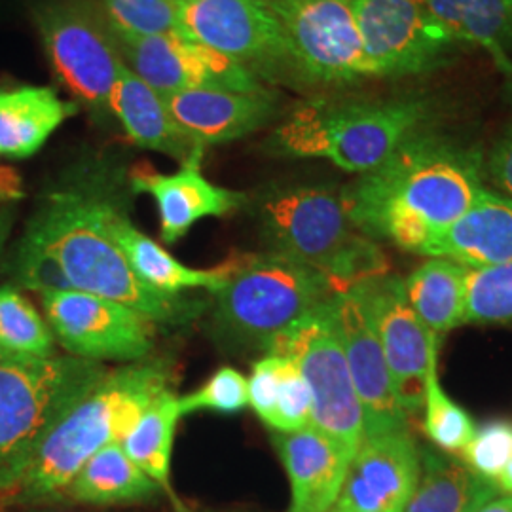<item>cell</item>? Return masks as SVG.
Wrapping results in <instances>:
<instances>
[{
	"mask_svg": "<svg viewBox=\"0 0 512 512\" xmlns=\"http://www.w3.org/2000/svg\"><path fill=\"white\" fill-rule=\"evenodd\" d=\"M482 190L478 150L416 131L340 196L349 220L366 238L423 255L475 205Z\"/></svg>",
	"mask_w": 512,
	"mask_h": 512,
	"instance_id": "cell-1",
	"label": "cell"
},
{
	"mask_svg": "<svg viewBox=\"0 0 512 512\" xmlns=\"http://www.w3.org/2000/svg\"><path fill=\"white\" fill-rule=\"evenodd\" d=\"M118 198L99 177H82L54 190L38 207L25 238L55 256L71 289L103 296L139 311L154 325H184L203 302L150 287L109 230V211Z\"/></svg>",
	"mask_w": 512,
	"mask_h": 512,
	"instance_id": "cell-2",
	"label": "cell"
},
{
	"mask_svg": "<svg viewBox=\"0 0 512 512\" xmlns=\"http://www.w3.org/2000/svg\"><path fill=\"white\" fill-rule=\"evenodd\" d=\"M171 385V365L137 361L110 372L55 425L18 486L23 501H52L67 490L93 454L122 442L150 404Z\"/></svg>",
	"mask_w": 512,
	"mask_h": 512,
	"instance_id": "cell-3",
	"label": "cell"
},
{
	"mask_svg": "<svg viewBox=\"0 0 512 512\" xmlns=\"http://www.w3.org/2000/svg\"><path fill=\"white\" fill-rule=\"evenodd\" d=\"M256 217L268 251L291 256L325 275L336 293L389 274L378 241L355 228L342 196L329 186L268 188L256 202Z\"/></svg>",
	"mask_w": 512,
	"mask_h": 512,
	"instance_id": "cell-4",
	"label": "cell"
},
{
	"mask_svg": "<svg viewBox=\"0 0 512 512\" xmlns=\"http://www.w3.org/2000/svg\"><path fill=\"white\" fill-rule=\"evenodd\" d=\"M418 99H310L274 129L268 152L283 158H321L363 175L416 133L425 118Z\"/></svg>",
	"mask_w": 512,
	"mask_h": 512,
	"instance_id": "cell-5",
	"label": "cell"
},
{
	"mask_svg": "<svg viewBox=\"0 0 512 512\" xmlns=\"http://www.w3.org/2000/svg\"><path fill=\"white\" fill-rule=\"evenodd\" d=\"M325 275L275 251L232 256V272L215 293L213 325L238 348L268 351L296 321L329 302Z\"/></svg>",
	"mask_w": 512,
	"mask_h": 512,
	"instance_id": "cell-6",
	"label": "cell"
},
{
	"mask_svg": "<svg viewBox=\"0 0 512 512\" xmlns=\"http://www.w3.org/2000/svg\"><path fill=\"white\" fill-rule=\"evenodd\" d=\"M107 374L74 355L0 365V490H18L40 444Z\"/></svg>",
	"mask_w": 512,
	"mask_h": 512,
	"instance_id": "cell-7",
	"label": "cell"
},
{
	"mask_svg": "<svg viewBox=\"0 0 512 512\" xmlns=\"http://www.w3.org/2000/svg\"><path fill=\"white\" fill-rule=\"evenodd\" d=\"M330 300L285 330L266 353L294 361L310 389L311 425L353 459L365 439L363 408L334 327Z\"/></svg>",
	"mask_w": 512,
	"mask_h": 512,
	"instance_id": "cell-8",
	"label": "cell"
},
{
	"mask_svg": "<svg viewBox=\"0 0 512 512\" xmlns=\"http://www.w3.org/2000/svg\"><path fill=\"white\" fill-rule=\"evenodd\" d=\"M37 27L55 78L74 103L109 114L124 59L103 8L90 0H50L37 10Z\"/></svg>",
	"mask_w": 512,
	"mask_h": 512,
	"instance_id": "cell-9",
	"label": "cell"
},
{
	"mask_svg": "<svg viewBox=\"0 0 512 512\" xmlns=\"http://www.w3.org/2000/svg\"><path fill=\"white\" fill-rule=\"evenodd\" d=\"M300 84L344 86L372 78L355 21V0H264Z\"/></svg>",
	"mask_w": 512,
	"mask_h": 512,
	"instance_id": "cell-10",
	"label": "cell"
},
{
	"mask_svg": "<svg viewBox=\"0 0 512 512\" xmlns=\"http://www.w3.org/2000/svg\"><path fill=\"white\" fill-rule=\"evenodd\" d=\"M179 33L234 59L262 84H300L281 27L264 0H181Z\"/></svg>",
	"mask_w": 512,
	"mask_h": 512,
	"instance_id": "cell-11",
	"label": "cell"
},
{
	"mask_svg": "<svg viewBox=\"0 0 512 512\" xmlns=\"http://www.w3.org/2000/svg\"><path fill=\"white\" fill-rule=\"evenodd\" d=\"M40 296L50 330L69 355L137 363L154 348V323L120 302L82 291Z\"/></svg>",
	"mask_w": 512,
	"mask_h": 512,
	"instance_id": "cell-12",
	"label": "cell"
},
{
	"mask_svg": "<svg viewBox=\"0 0 512 512\" xmlns=\"http://www.w3.org/2000/svg\"><path fill=\"white\" fill-rule=\"evenodd\" d=\"M353 10L374 76L427 73L456 44L421 0H355Z\"/></svg>",
	"mask_w": 512,
	"mask_h": 512,
	"instance_id": "cell-13",
	"label": "cell"
},
{
	"mask_svg": "<svg viewBox=\"0 0 512 512\" xmlns=\"http://www.w3.org/2000/svg\"><path fill=\"white\" fill-rule=\"evenodd\" d=\"M112 33L124 63L160 95L186 90L256 92L266 88L234 59L181 33L154 37Z\"/></svg>",
	"mask_w": 512,
	"mask_h": 512,
	"instance_id": "cell-14",
	"label": "cell"
},
{
	"mask_svg": "<svg viewBox=\"0 0 512 512\" xmlns=\"http://www.w3.org/2000/svg\"><path fill=\"white\" fill-rule=\"evenodd\" d=\"M359 289L404 412L418 414L423 408L429 366L439 359V340L427 332L412 310L401 277L380 275L361 283Z\"/></svg>",
	"mask_w": 512,
	"mask_h": 512,
	"instance_id": "cell-15",
	"label": "cell"
},
{
	"mask_svg": "<svg viewBox=\"0 0 512 512\" xmlns=\"http://www.w3.org/2000/svg\"><path fill=\"white\" fill-rule=\"evenodd\" d=\"M330 306L349 374L363 408L365 437L408 429V414L399 401L359 285L334 294Z\"/></svg>",
	"mask_w": 512,
	"mask_h": 512,
	"instance_id": "cell-16",
	"label": "cell"
},
{
	"mask_svg": "<svg viewBox=\"0 0 512 512\" xmlns=\"http://www.w3.org/2000/svg\"><path fill=\"white\" fill-rule=\"evenodd\" d=\"M420 473L421 450L408 429L365 437L336 505L346 512H404Z\"/></svg>",
	"mask_w": 512,
	"mask_h": 512,
	"instance_id": "cell-17",
	"label": "cell"
},
{
	"mask_svg": "<svg viewBox=\"0 0 512 512\" xmlns=\"http://www.w3.org/2000/svg\"><path fill=\"white\" fill-rule=\"evenodd\" d=\"M203 152L192 154L177 173L164 175L137 167L129 173L135 194H148L156 202L165 245L184 238L190 228L209 217H226L247 203V196L211 183L202 173Z\"/></svg>",
	"mask_w": 512,
	"mask_h": 512,
	"instance_id": "cell-18",
	"label": "cell"
},
{
	"mask_svg": "<svg viewBox=\"0 0 512 512\" xmlns=\"http://www.w3.org/2000/svg\"><path fill=\"white\" fill-rule=\"evenodd\" d=\"M162 97L175 124L202 148L255 133L274 118L279 107V95L268 88L256 92L186 90Z\"/></svg>",
	"mask_w": 512,
	"mask_h": 512,
	"instance_id": "cell-19",
	"label": "cell"
},
{
	"mask_svg": "<svg viewBox=\"0 0 512 512\" xmlns=\"http://www.w3.org/2000/svg\"><path fill=\"white\" fill-rule=\"evenodd\" d=\"M272 440L291 484L287 512L332 511L351 459L313 425L296 433H274Z\"/></svg>",
	"mask_w": 512,
	"mask_h": 512,
	"instance_id": "cell-20",
	"label": "cell"
},
{
	"mask_svg": "<svg viewBox=\"0 0 512 512\" xmlns=\"http://www.w3.org/2000/svg\"><path fill=\"white\" fill-rule=\"evenodd\" d=\"M423 256L454 260L467 268L512 264V200L482 190L475 205L440 234Z\"/></svg>",
	"mask_w": 512,
	"mask_h": 512,
	"instance_id": "cell-21",
	"label": "cell"
},
{
	"mask_svg": "<svg viewBox=\"0 0 512 512\" xmlns=\"http://www.w3.org/2000/svg\"><path fill=\"white\" fill-rule=\"evenodd\" d=\"M109 112L116 116L129 141L137 147L162 152L181 164L198 150H205L175 124L164 97L154 92L126 63L110 93Z\"/></svg>",
	"mask_w": 512,
	"mask_h": 512,
	"instance_id": "cell-22",
	"label": "cell"
},
{
	"mask_svg": "<svg viewBox=\"0 0 512 512\" xmlns=\"http://www.w3.org/2000/svg\"><path fill=\"white\" fill-rule=\"evenodd\" d=\"M109 230L135 274L162 293L183 294L186 289L219 293L232 272V258L209 270L184 266L181 260L169 255L160 243L139 232L118 200L110 207Z\"/></svg>",
	"mask_w": 512,
	"mask_h": 512,
	"instance_id": "cell-23",
	"label": "cell"
},
{
	"mask_svg": "<svg viewBox=\"0 0 512 512\" xmlns=\"http://www.w3.org/2000/svg\"><path fill=\"white\" fill-rule=\"evenodd\" d=\"M78 112L48 86L0 88V154L23 160L37 154L57 128Z\"/></svg>",
	"mask_w": 512,
	"mask_h": 512,
	"instance_id": "cell-24",
	"label": "cell"
},
{
	"mask_svg": "<svg viewBox=\"0 0 512 512\" xmlns=\"http://www.w3.org/2000/svg\"><path fill=\"white\" fill-rule=\"evenodd\" d=\"M497 495L494 480L476 475L463 461L423 450L420 480L404 512H476Z\"/></svg>",
	"mask_w": 512,
	"mask_h": 512,
	"instance_id": "cell-25",
	"label": "cell"
},
{
	"mask_svg": "<svg viewBox=\"0 0 512 512\" xmlns=\"http://www.w3.org/2000/svg\"><path fill=\"white\" fill-rule=\"evenodd\" d=\"M456 42L478 44L497 67L512 74L507 44L512 40V0H421Z\"/></svg>",
	"mask_w": 512,
	"mask_h": 512,
	"instance_id": "cell-26",
	"label": "cell"
},
{
	"mask_svg": "<svg viewBox=\"0 0 512 512\" xmlns=\"http://www.w3.org/2000/svg\"><path fill=\"white\" fill-rule=\"evenodd\" d=\"M467 266L433 256L404 279V291L427 332L439 340L463 325Z\"/></svg>",
	"mask_w": 512,
	"mask_h": 512,
	"instance_id": "cell-27",
	"label": "cell"
},
{
	"mask_svg": "<svg viewBox=\"0 0 512 512\" xmlns=\"http://www.w3.org/2000/svg\"><path fill=\"white\" fill-rule=\"evenodd\" d=\"M160 492V486L128 458L122 444L112 442L88 459L65 497L88 505H120L150 501Z\"/></svg>",
	"mask_w": 512,
	"mask_h": 512,
	"instance_id": "cell-28",
	"label": "cell"
},
{
	"mask_svg": "<svg viewBox=\"0 0 512 512\" xmlns=\"http://www.w3.org/2000/svg\"><path fill=\"white\" fill-rule=\"evenodd\" d=\"M181 418L179 399L169 389L148 406L133 429L120 442L128 458L143 473H147L175 503L177 495L173 494L171 488V456L177 423ZM177 507L181 509L179 503Z\"/></svg>",
	"mask_w": 512,
	"mask_h": 512,
	"instance_id": "cell-29",
	"label": "cell"
},
{
	"mask_svg": "<svg viewBox=\"0 0 512 512\" xmlns=\"http://www.w3.org/2000/svg\"><path fill=\"white\" fill-rule=\"evenodd\" d=\"M54 334L14 287H0V346L19 359L54 357Z\"/></svg>",
	"mask_w": 512,
	"mask_h": 512,
	"instance_id": "cell-30",
	"label": "cell"
},
{
	"mask_svg": "<svg viewBox=\"0 0 512 512\" xmlns=\"http://www.w3.org/2000/svg\"><path fill=\"white\" fill-rule=\"evenodd\" d=\"M512 323V264L467 268L463 325Z\"/></svg>",
	"mask_w": 512,
	"mask_h": 512,
	"instance_id": "cell-31",
	"label": "cell"
},
{
	"mask_svg": "<svg viewBox=\"0 0 512 512\" xmlns=\"http://www.w3.org/2000/svg\"><path fill=\"white\" fill-rule=\"evenodd\" d=\"M439 359L429 366L425 378V433L444 452H461L475 435V421L444 391L439 380Z\"/></svg>",
	"mask_w": 512,
	"mask_h": 512,
	"instance_id": "cell-32",
	"label": "cell"
},
{
	"mask_svg": "<svg viewBox=\"0 0 512 512\" xmlns=\"http://www.w3.org/2000/svg\"><path fill=\"white\" fill-rule=\"evenodd\" d=\"M112 31L133 37L179 33L181 0H101Z\"/></svg>",
	"mask_w": 512,
	"mask_h": 512,
	"instance_id": "cell-33",
	"label": "cell"
},
{
	"mask_svg": "<svg viewBox=\"0 0 512 512\" xmlns=\"http://www.w3.org/2000/svg\"><path fill=\"white\" fill-rule=\"evenodd\" d=\"M249 406L247 378L236 368L222 366L205 384L179 399L181 416L211 410L217 414H238Z\"/></svg>",
	"mask_w": 512,
	"mask_h": 512,
	"instance_id": "cell-34",
	"label": "cell"
},
{
	"mask_svg": "<svg viewBox=\"0 0 512 512\" xmlns=\"http://www.w3.org/2000/svg\"><path fill=\"white\" fill-rule=\"evenodd\" d=\"M463 463L476 475L497 480L512 461V423L505 420L486 421L476 427L473 439L459 452Z\"/></svg>",
	"mask_w": 512,
	"mask_h": 512,
	"instance_id": "cell-35",
	"label": "cell"
},
{
	"mask_svg": "<svg viewBox=\"0 0 512 512\" xmlns=\"http://www.w3.org/2000/svg\"><path fill=\"white\" fill-rule=\"evenodd\" d=\"M311 425V395L304 376L289 357H283L275 393L274 414L268 427L274 433H296Z\"/></svg>",
	"mask_w": 512,
	"mask_h": 512,
	"instance_id": "cell-36",
	"label": "cell"
},
{
	"mask_svg": "<svg viewBox=\"0 0 512 512\" xmlns=\"http://www.w3.org/2000/svg\"><path fill=\"white\" fill-rule=\"evenodd\" d=\"M18 279L21 285L40 294L73 291L55 256L27 238L19 245Z\"/></svg>",
	"mask_w": 512,
	"mask_h": 512,
	"instance_id": "cell-37",
	"label": "cell"
},
{
	"mask_svg": "<svg viewBox=\"0 0 512 512\" xmlns=\"http://www.w3.org/2000/svg\"><path fill=\"white\" fill-rule=\"evenodd\" d=\"M486 169L495 188L512 200V129L495 145Z\"/></svg>",
	"mask_w": 512,
	"mask_h": 512,
	"instance_id": "cell-38",
	"label": "cell"
},
{
	"mask_svg": "<svg viewBox=\"0 0 512 512\" xmlns=\"http://www.w3.org/2000/svg\"><path fill=\"white\" fill-rule=\"evenodd\" d=\"M10 200H0V256L4 251V245H6V239L10 234V226H12V215H10V209L4 205Z\"/></svg>",
	"mask_w": 512,
	"mask_h": 512,
	"instance_id": "cell-39",
	"label": "cell"
},
{
	"mask_svg": "<svg viewBox=\"0 0 512 512\" xmlns=\"http://www.w3.org/2000/svg\"><path fill=\"white\" fill-rule=\"evenodd\" d=\"M476 512H512L511 495H497L490 503H486L480 511Z\"/></svg>",
	"mask_w": 512,
	"mask_h": 512,
	"instance_id": "cell-40",
	"label": "cell"
},
{
	"mask_svg": "<svg viewBox=\"0 0 512 512\" xmlns=\"http://www.w3.org/2000/svg\"><path fill=\"white\" fill-rule=\"evenodd\" d=\"M495 484L499 488V494L511 495L512 497V461L507 465V469L497 476Z\"/></svg>",
	"mask_w": 512,
	"mask_h": 512,
	"instance_id": "cell-41",
	"label": "cell"
},
{
	"mask_svg": "<svg viewBox=\"0 0 512 512\" xmlns=\"http://www.w3.org/2000/svg\"><path fill=\"white\" fill-rule=\"evenodd\" d=\"M19 357L16 355H12L10 351H6V349L0 346V365H4V363H12V361H18Z\"/></svg>",
	"mask_w": 512,
	"mask_h": 512,
	"instance_id": "cell-42",
	"label": "cell"
},
{
	"mask_svg": "<svg viewBox=\"0 0 512 512\" xmlns=\"http://www.w3.org/2000/svg\"><path fill=\"white\" fill-rule=\"evenodd\" d=\"M330 512H346L344 511V509H340V507H338V505H334V509H332V511Z\"/></svg>",
	"mask_w": 512,
	"mask_h": 512,
	"instance_id": "cell-43",
	"label": "cell"
},
{
	"mask_svg": "<svg viewBox=\"0 0 512 512\" xmlns=\"http://www.w3.org/2000/svg\"><path fill=\"white\" fill-rule=\"evenodd\" d=\"M509 95H511V101H512V74H511V82H509Z\"/></svg>",
	"mask_w": 512,
	"mask_h": 512,
	"instance_id": "cell-44",
	"label": "cell"
}]
</instances>
